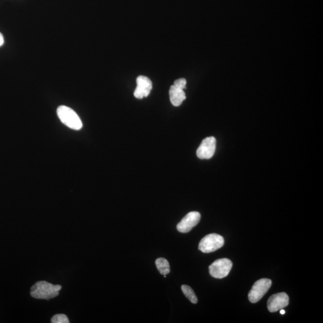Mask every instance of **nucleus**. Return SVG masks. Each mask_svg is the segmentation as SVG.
<instances>
[{
  "instance_id": "0eeeda50",
  "label": "nucleus",
  "mask_w": 323,
  "mask_h": 323,
  "mask_svg": "<svg viewBox=\"0 0 323 323\" xmlns=\"http://www.w3.org/2000/svg\"><path fill=\"white\" fill-rule=\"evenodd\" d=\"M201 214L197 211H192L183 217L177 228L182 233L190 232L195 226H197L201 220Z\"/></svg>"
},
{
  "instance_id": "4468645a",
  "label": "nucleus",
  "mask_w": 323,
  "mask_h": 323,
  "mask_svg": "<svg viewBox=\"0 0 323 323\" xmlns=\"http://www.w3.org/2000/svg\"><path fill=\"white\" fill-rule=\"evenodd\" d=\"M186 83L187 82L185 79H179L175 81L174 85L180 89H184L186 88Z\"/></svg>"
},
{
  "instance_id": "6e6552de",
  "label": "nucleus",
  "mask_w": 323,
  "mask_h": 323,
  "mask_svg": "<svg viewBox=\"0 0 323 323\" xmlns=\"http://www.w3.org/2000/svg\"><path fill=\"white\" fill-rule=\"evenodd\" d=\"M288 303H289V297L288 295L284 292H281V293L273 294L270 297L267 305L270 312H275L287 306Z\"/></svg>"
},
{
  "instance_id": "dca6fc26",
  "label": "nucleus",
  "mask_w": 323,
  "mask_h": 323,
  "mask_svg": "<svg viewBox=\"0 0 323 323\" xmlns=\"http://www.w3.org/2000/svg\"><path fill=\"white\" fill-rule=\"evenodd\" d=\"M279 310H280L281 314H284V313H285V310H284L282 309Z\"/></svg>"
},
{
  "instance_id": "f257e3e1",
  "label": "nucleus",
  "mask_w": 323,
  "mask_h": 323,
  "mask_svg": "<svg viewBox=\"0 0 323 323\" xmlns=\"http://www.w3.org/2000/svg\"><path fill=\"white\" fill-rule=\"evenodd\" d=\"M60 285H54L42 281L36 282L31 289V295L38 299L49 300L58 296L61 290Z\"/></svg>"
},
{
  "instance_id": "9d476101",
  "label": "nucleus",
  "mask_w": 323,
  "mask_h": 323,
  "mask_svg": "<svg viewBox=\"0 0 323 323\" xmlns=\"http://www.w3.org/2000/svg\"><path fill=\"white\" fill-rule=\"evenodd\" d=\"M169 94L171 102L176 107L180 106L186 99V94L183 89L174 85L171 86Z\"/></svg>"
},
{
  "instance_id": "9b49d317",
  "label": "nucleus",
  "mask_w": 323,
  "mask_h": 323,
  "mask_svg": "<svg viewBox=\"0 0 323 323\" xmlns=\"http://www.w3.org/2000/svg\"><path fill=\"white\" fill-rule=\"evenodd\" d=\"M156 265L158 271H159L160 274L163 275H167L170 272V266L167 259L164 258H158L156 260Z\"/></svg>"
},
{
  "instance_id": "2eb2a0df",
  "label": "nucleus",
  "mask_w": 323,
  "mask_h": 323,
  "mask_svg": "<svg viewBox=\"0 0 323 323\" xmlns=\"http://www.w3.org/2000/svg\"><path fill=\"white\" fill-rule=\"evenodd\" d=\"M4 43H5L4 37H3L2 34L0 33V46H3V44H4Z\"/></svg>"
},
{
  "instance_id": "f03ea898",
  "label": "nucleus",
  "mask_w": 323,
  "mask_h": 323,
  "mask_svg": "<svg viewBox=\"0 0 323 323\" xmlns=\"http://www.w3.org/2000/svg\"><path fill=\"white\" fill-rule=\"evenodd\" d=\"M57 114L61 122L68 128L76 130L82 129V120L75 111L71 108L61 105L58 108Z\"/></svg>"
},
{
  "instance_id": "f8f14e48",
  "label": "nucleus",
  "mask_w": 323,
  "mask_h": 323,
  "mask_svg": "<svg viewBox=\"0 0 323 323\" xmlns=\"http://www.w3.org/2000/svg\"><path fill=\"white\" fill-rule=\"evenodd\" d=\"M182 289L186 297H187L192 303L195 304L198 303V298L197 296H196L194 290H192V288L191 287H189V285H183L182 286Z\"/></svg>"
},
{
  "instance_id": "423d86ee",
  "label": "nucleus",
  "mask_w": 323,
  "mask_h": 323,
  "mask_svg": "<svg viewBox=\"0 0 323 323\" xmlns=\"http://www.w3.org/2000/svg\"><path fill=\"white\" fill-rule=\"evenodd\" d=\"M216 149V139L210 136L203 139L197 151V156L201 159H209L214 156Z\"/></svg>"
},
{
  "instance_id": "ddd939ff",
  "label": "nucleus",
  "mask_w": 323,
  "mask_h": 323,
  "mask_svg": "<svg viewBox=\"0 0 323 323\" xmlns=\"http://www.w3.org/2000/svg\"><path fill=\"white\" fill-rule=\"evenodd\" d=\"M52 323H69L67 316L64 314H57L53 316L51 319Z\"/></svg>"
},
{
  "instance_id": "7ed1b4c3",
  "label": "nucleus",
  "mask_w": 323,
  "mask_h": 323,
  "mask_svg": "<svg viewBox=\"0 0 323 323\" xmlns=\"http://www.w3.org/2000/svg\"><path fill=\"white\" fill-rule=\"evenodd\" d=\"M224 244V238L221 235L211 234L202 239L199 244V250L204 253H212L222 248Z\"/></svg>"
},
{
  "instance_id": "1a4fd4ad",
  "label": "nucleus",
  "mask_w": 323,
  "mask_h": 323,
  "mask_svg": "<svg viewBox=\"0 0 323 323\" xmlns=\"http://www.w3.org/2000/svg\"><path fill=\"white\" fill-rule=\"evenodd\" d=\"M137 86L134 91L136 98L142 99L148 97L152 89V82L148 77L139 76L136 79Z\"/></svg>"
},
{
  "instance_id": "39448f33",
  "label": "nucleus",
  "mask_w": 323,
  "mask_h": 323,
  "mask_svg": "<svg viewBox=\"0 0 323 323\" xmlns=\"http://www.w3.org/2000/svg\"><path fill=\"white\" fill-rule=\"evenodd\" d=\"M231 260L228 259H220L214 262L209 266L210 274L214 278L222 279L226 277L232 268Z\"/></svg>"
},
{
  "instance_id": "20e7f679",
  "label": "nucleus",
  "mask_w": 323,
  "mask_h": 323,
  "mask_svg": "<svg viewBox=\"0 0 323 323\" xmlns=\"http://www.w3.org/2000/svg\"><path fill=\"white\" fill-rule=\"evenodd\" d=\"M271 285L272 281L269 279L263 278L257 281L248 293V299L253 303L259 302L268 292Z\"/></svg>"
}]
</instances>
